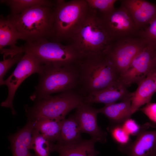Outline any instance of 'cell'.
Listing matches in <instances>:
<instances>
[{
	"instance_id": "8992f818",
	"label": "cell",
	"mask_w": 156,
	"mask_h": 156,
	"mask_svg": "<svg viewBox=\"0 0 156 156\" xmlns=\"http://www.w3.org/2000/svg\"><path fill=\"white\" fill-rule=\"evenodd\" d=\"M54 36L51 41L66 42L89 10L86 0H56L54 7Z\"/></svg>"
},
{
	"instance_id": "484cf974",
	"label": "cell",
	"mask_w": 156,
	"mask_h": 156,
	"mask_svg": "<svg viewBox=\"0 0 156 156\" xmlns=\"http://www.w3.org/2000/svg\"><path fill=\"white\" fill-rule=\"evenodd\" d=\"M107 129L113 140L119 144V146H125L131 142L130 135L122 125H112Z\"/></svg>"
},
{
	"instance_id": "cb8c5ba5",
	"label": "cell",
	"mask_w": 156,
	"mask_h": 156,
	"mask_svg": "<svg viewBox=\"0 0 156 156\" xmlns=\"http://www.w3.org/2000/svg\"><path fill=\"white\" fill-rule=\"evenodd\" d=\"M53 144L34 128L32 132L30 148L34 150L35 156H49L50 153L52 152Z\"/></svg>"
},
{
	"instance_id": "d4e9b609",
	"label": "cell",
	"mask_w": 156,
	"mask_h": 156,
	"mask_svg": "<svg viewBox=\"0 0 156 156\" xmlns=\"http://www.w3.org/2000/svg\"><path fill=\"white\" fill-rule=\"evenodd\" d=\"M90 9L96 11L99 15L108 14L115 8L116 0H86Z\"/></svg>"
},
{
	"instance_id": "5bb4252c",
	"label": "cell",
	"mask_w": 156,
	"mask_h": 156,
	"mask_svg": "<svg viewBox=\"0 0 156 156\" xmlns=\"http://www.w3.org/2000/svg\"><path fill=\"white\" fill-rule=\"evenodd\" d=\"M121 5L129 14L135 25L140 31L156 17V4L144 0H121Z\"/></svg>"
},
{
	"instance_id": "30bf717a",
	"label": "cell",
	"mask_w": 156,
	"mask_h": 156,
	"mask_svg": "<svg viewBox=\"0 0 156 156\" xmlns=\"http://www.w3.org/2000/svg\"><path fill=\"white\" fill-rule=\"evenodd\" d=\"M42 65L31 54L24 53V55L12 73L4 81L3 85L8 88V95L6 100L0 104L2 107L11 109L12 114H16L13 105V101L16 90L21 83L27 77L32 74H38L41 70Z\"/></svg>"
},
{
	"instance_id": "9c48e42d",
	"label": "cell",
	"mask_w": 156,
	"mask_h": 156,
	"mask_svg": "<svg viewBox=\"0 0 156 156\" xmlns=\"http://www.w3.org/2000/svg\"><path fill=\"white\" fill-rule=\"evenodd\" d=\"M156 46L148 42L134 59L120 78L126 87L138 84L151 73L156 71Z\"/></svg>"
},
{
	"instance_id": "ac0fdd59",
	"label": "cell",
	"mask_w": 156,
	"mask_h": 156,
	"mask_svg": "<svg viewBox=\"0 0 156 156\" xmlns=\"http://www.w3.org/2000/svg\"><path fill=\"white\" fill-rule=\"evenodd\" d=\"M156 76V71L150 73L138 84L137 88L133 92L131 105L133 114L142 106L150 102L153 95L156 92L155 83Z\"/></svg>"
},
{
	"instance_id": "3957f363",
	"label": "cell",
	"mask_w": 156,
	"mask_h": 156,
	"mask_svg": "<svg viewBox=\"0 0 156 156\" xmlns=\"http://www.w3.org/2000/svg\"><path fill=\"white\" fill-rule=\"evenodd\" d=\"M54 7L36 6L8 16L26 42L51 41L54 36Z\"/></svg>"
},
{
	"instance_id": "e0dca14e",
	"label": "cell",
	"mask_w": 156,
	"mask_h": 156,
	"mask_svg": "<svg viewBox=\"0 0 156 156\" xmlns=\"http://www.w3.org/2000/svg\"><path fill=\"white\" fill-rule=\"evenodd\" d=\"M34 122L27 120L24 126L8 137L12 156H35L30 152Z\"/></svg>"
},
{
	"instance_id": "9a60e30c",
	"label": "cell",
	"mask_w": 156,
	"mask_h": 156,
	"mask_svg": "<svg viewBox=\"0 0 156 156\" xmlns=\"http://www.w3.org/2000/svg\"><path fill=\"white\" fill-rule=\"evenodd\" d=\"M119 150L128 156H151L156 154V130H144L136 136V139Z\"/></svg>"
},
{
	"instance_id": "f1b7e54d",
	"label": "cell",
	"mask_w": 156,
	"mask_h": 156,
	"mask_svg": "<svg viewBox=\"0 0 156 156\" xmlns=\"http://www.w3.org/2000/svg\"><path fill=\"white\" fill-rule=\"evenodd\" d=\"M138 36L156 46V17L148 27L139 31Z\"/></svg>"
},
{
	"instance_id": "277c9868",
	"label": "cell",
	"mask_w": 156,
	"mask_h": 156,
	"mask_svg": "<svg viewBox=\"0 0 156 156\" xmlns=\"http://www.w3.org/2000/svg\"><path fill=\"white\" fill-rule=\"evenodd\" d=\"M78 64L62 66L42 65L31 100L35 102L54 93L76 89L79 85Z\"/></svg>"
},
{
	"instance_id": "8fae6325",
	"label": "cell",
	"mask_w": 156,
	"mask_h": 156,
	"mask_svg": "<svg viewBox=\"0 0 156 156\" xmlns=\"http://www.w3.org/2000/svg\"><path fill=\"white\" fill-rule=\"evenodd\" d=\"M112 41L138 37L139 30L126 9L121 5L106 14L99 15Z\"/></svg>"
},
{
	"instance_id": "4dcf8cb0",
	"label": "cell",
	"mask_w": 156,
	"mask_h": 156,
	"mask_svg": "<svg viewBox=\"0 0 156 156\" xmlns=\"http://www.w3.org/2000/svg\"><path fill=\"white\" fill-rule=\"evenodd\" d=\"M155 85L156 86V76L155 79Z\"/></svg>"
},
{
	"instance_id": "d6a6232c",
	"label": "cell",
	"mask_w": 156,
	"mask_h": 156,
	"mask_svg": "<svg viewBox=\"0 0 156 156\" xmlns=\"http://www.w3.org/2000/svg\"></svg>"
},
{
	"instance_id": "7c38bea8",
	"label": "cell",
	"mask_w": 156,
	"mask_h": 156,
	"mask_svg": "<svg viewBox=\"0 0 156 156\" xmlns=\"http://www.w3.org/2000/svg\"><path fill=\"white\" fill-rule=\"evenodd\" d=\"M99 113V109L83 101L76 108L74 116L81 133L89 134L97 142L105 143L107 141V133L98 126L97 115Z\"/></svg>"
},
{
	"instance_id": "83f0119b",
	"label": "cell",
	"mask_w": 156,
	"mask_h": 156,
	"mask_svg": "<svg viewBox=\"0 0 156 156\" xmlns=\"http://www.w3.org/2000/svg\"><path fill=\"white\" fill-rule=\"evenodd\" d=\"M122 126L129 135L136 136L142 131L146 130L151 127L148 122L140 125L134 120L131 118L126 120L122 124Z\"/></svg>"
},
{
	"instance_id": "4316f807",
	"label": "cell",
	"mask_w": 156,
	"mask_h": 156,
	"mask_svg": "<svg viewBox=\"0 0 156 156\" xmlns=\"http://www.w3.org/2000/svg\"><path fill=\"white\" fill-rule=\"evenodd\" d=\"M24 53L18 54L12 57L3 59L0 62V84L3 85L4 77L9 69L14 64L18 63L22 59Z\"/></svg>"
},
{
	"instance_id": "52a82bcc",
	"label": "cell",
	"mask_w": 156,
	"mask_h": 156,
	"mask_svg": "<svg viewBox=\"0 0 156 156\" xmlns=\"http://www.w3.org/2000/svg\"><path fill=\"white\" fill-rule=\"evenodd\" d=\"M22 53L33 56L41 65L65 66L78 63L79 54L70 45L47 40L26 42Z\"/></svg>"
},
{
	"instance_id": "5b68a950",
	"label": "cell",
	"mask_w": 156,
	"mask_h": 156,
	"mask_svg": "<svg viewBox=\"0 0 156 156\" xmlns=\"http://www.w3.org/2000/svg\"><path fill=\"white\" fill-rule=\"evenodd\" d=\"M84 99L79 90H72L47 96L35 101L31 107L25 105L24 108L28 120L34 121L41 118L62 120L83 103Z\"/></svg>"
},
{
	"instance_id": "44dd1931",
	"label": "cell",
	"mask_w": 156,
	"mask_h": 156,
	"mask_svg": "<svg viewBox=\"0 0 156 156\" xmlns=\"http://www.w3.org/2000/svg\"><path fill=\"white\" fill-rule=\"evenodd\" d=\"M81 133L74 115L62 120L60 133L57 144L62 145L74 144L80 142Z\"/></svg>"
},
{
	"instance_id": "d6986e66",
	"label": "cell",
	"mask_w": 156,
	"mask_h": 156,
	"mask_svg": "<svg viewBox=\"0 0 156 156\" xmlns=\"http://www.w3.org/2000/svg\"><path fill=\"white\" fill-rule=\"evenodd\" d=\"M129 98L121 102L105 105L99 109V113L105 116L110 121L111 125H122L133 114Z\"/></svg>"
},
{
	"instance_id": "f546056e",
	"label": "cell",
	"mask_w": 156,
	"mask_h": 156,
	"mask_svg": "<svg viewBox=\"0 0 156 156\" xmlns=\"http://www.w3.org/2000/svg\"><path fill=\"white\" fill-rule=\"evenodd\" d=\"M139 110L142 112L149 118L151 127H156V103H149Z\"/></svg>"
},
{
	"instance_id": "2e32d148",
	"label": "cell",
	"mask_w": 156,
	"mask_h": 156,
	"mask_svg": "<svg viewBox=\"0 0 156 156\" xmlns=\"http://www.w3.org/2000/svg\"><path fill=\"white\" fill-rule=\"evenodd\" d=\"M133 92H129L127 87L120 81L103 90L92 92L84 97V102L91 105L102 103L105 105L115 103L131 98Z\"/></svg>"
},
{
	"instance_id": "1f68e13d",
	"label": "cell",
	"mask_w": 156,
	"mask_h": 156,
	"mask_svg": "<svg viewBox=\"0 0 156 156\" xmlns=\"http://www.w3.org/2000/svg\"><path fill=\"white\" fill-rule=\"evenodd\" d=\"M151 156H156V154L152 155Z\"/></svg>"
},
{
	"instance_id": "603a6c76",
	"label": "cell",
	"mask_w": 156,
	"mask_h": 156,
	"mask_svg": "<svg viewBox=\"0 0 156 156\" xmlns=\"http://www.w3.org/2000/svg\"><path fill=\"white\" fill-rule=\"evenodd\" d=\"M56 0H1L0 3H4L10 8V14H19L24 10L36 6H43L53 7Z\"/></svg>"
},
{
	"instance_id": "7402d4cb",
	"label": "cell",
	"mask_w": 156,
	"mask_h": 156,
	"mask_svg": "<svg viewBox=\"0 0 156 156\" xmlns=\"http://www.w3.org/2000/svg\"><path fill=\"white\" fill-rule=\"evenodd\" d=\"M62 120L41 118L33 121L34 128L51 142L57 141L59 137Z\"/></svg>"
},
{
	"instance_id": "4fadbf2b",
	"label": "cell",
	"mask_w": 156,
	"mask_h": 156,
	"mask_svg": "<svg viewBox=\"0 0 156 156\" xmlns=\"http://www.w3.org/2000/svg\"><path fill=\"white\" fill-rule=\"evenodd\" d=\"M18 40H24L23 36L18 31L8 15L0 16V50L3 59L12 57L22 53L21 47L16 46Z\"/></svg>"
},
{
	"instance_id": "ffe728a7",
	"label": "cell",
	"mask_w": 156,
	"mask_h": 156,
	"mask_svg": "<svg viewBox=\"0 0 156 156\" xmlns=\"http://www.w3.org/2000/svg\"><path fill=\"white\" fill-rule=\"evenodd\" d=\"M96 141L91 138L81 140L79 143L73 145H62L53 144L52 152L59 153V156H96L99 152L94 148Z\"/></svg>"
},
{
	"instance_id": "7a4b0ae2",
	"label": "cell",
	"mask_w": 156,
	"mask_h": 156,
	"mask_svg": "<svg viewBox=\"0 0 156 156\" xmlns=\"http://www.w3.org/2000/svg\"><path fill=\"white\" fill-rule=\"evenodd\" d=\"M78 65L79 90L84 97L120 81V75L104 53L81 59Z\"/></svg>"
},
{
	"instance_id": "6da1fadb",
	"label": "cell",
	"mask_w": 156,
	"mask_h": 156,
	"mask_svg": "<svg viewBox=\"0 0 156 156\" xmlns=\"http://www.w3.org/2000/svg\"><path fill=\"white\" fill-rule=\"evenodd\" d=\"M112 42L100 17L89 8L85 18L66 44L74 48L81 60L103 53Z\"/></svg>"
},
{
	"instance_id": "ba28073f",
	"label": "cell",
	"mask_w": 156,
	"mask_h": 156,
	"mask_svg": "<svg viewBox=\"0 0 156 156\" xmlns=\"http://www.w3.org/2000/svg\"><path fill=\"white\" fill-rule=\"evenodd\" d=\"M147 42L138 37L119 40L112 42L104 53L121 77Z\"/></svg>"
}]
</instances>
